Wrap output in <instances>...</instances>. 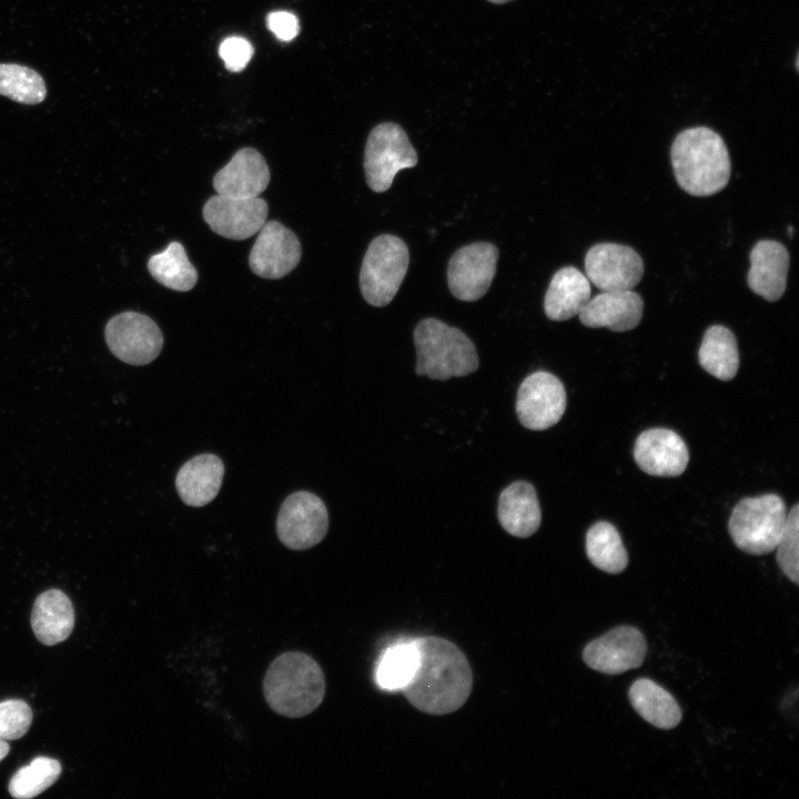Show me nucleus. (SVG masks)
Returning a JSON list of instances; mask_svg holds the SVG:
<instances>
[{"instance_id": "nucleus-4", "label": "nucleus", "mask_w": 799, "mask_h": 799, "mask_svg": "<svg viewBox=\"0 0 799 799\" xmlns=\"http://www.w3.org/2000/svg\"><path fill=\"white\" fill-rule=\"evenodd\" d=\"M418 376L445 381L478 368V355L469 337L437 318L422 320L414 330Z\"/></svg>"}, {"instance_id": "nucleus-33", "label": "nucleus", "mask_w": 799, "mask_h": 799, "mask_svg": "<svg viewBox=\"0 0 799 799\" xmlns=\"http://www.w3.org/2000/svg\"><path fill=\"white\" fill-rule=\"evenodd\" d=\"M219 54L226 69L241 71L252 58L253 47L245 38L229 37L220 44Z\"/></svg>"}, {"instance_id": "nucleus-15", "label": "nucleus", "mask_w": 799, "mask_h": 799, "mask_svg": "<svg viewBox=\"0 0 799 799\" xmlns=\"http://www.w3.org/2000/svg\"><path fill=\"white\" fill-rule=\"evenodd\" d=\"M301 253V243L290 229L277 221H266L251 249L249 265L257 276L277 280L297 266Z\"/></svg>"}, {"instance_id": "nucleus-16", "label": "nucleus", "mask_w": 799, "mask_h": 799, "mask_svg": "<svg viewBox=\"0 0 799 799\" xmlns=\"http://www.w3.org/2000/svg\"><path fill=\"white\" fill-rule=\"evenodd\" d=\"M638 467L648 475L675 477L681 475L689 462L684 439L674 431L649 428L638 435L634 446Z\"/></svg>"}, {"instance_id": "nucleus-29", "label": "nucleus", "mask_w": 799, "mask_h": 799, "mask_svg": "<svg viewBox=\"0 0 799 799\" xmlns=\"http://www.w3.org/2000/svg\"><path fill=\"white\" fill-rule=\"evenodd\" d=\"M0 94L33 105L45 99L47 87L36 70L17 63H0Z\"/></svg>"}, {"instance_id": "nucleus-13", "label": "nucleus", "mask_w": 799, "mask_h": 799, "mask_svg": "<svg viewBox=\"0 0 799 799\" xmlns=\"http://www.w3.org/2000/svg\"><path fill=\"white\" fill-rule=\"evenodd\" d=\"M647 654V643L640 630L618 626L591 640L583 651L585 664L599 672L617 675L639 668Z\"/></svg>"}, {"instance_id": "nucleus-31", "label": "nucleus", "mask_w": 799, "mask_h": 799, "mask_svg": "<svg viewBox=\"0 0 799 799\" xmlns=\"http://www.w3.org/2000/svg\"><path fill=\"white\" fill-rule=\"evenodd\" d=\"M777 563L782 573L796 585L799 584V505L795 504L787 514L786 524L776 546Z\"/></svg>"}, {"instance_id": "nucleus-5", "label": "nucleus", "mask_w": 799, "mask_h": 799, "mask_svg": "<svg viewBox=\"0 0 799 799\" xmlns=\"http://www.w3.org/2000/svg\"><path fill=\"white\" fill-rule=\"evenodd\" d=\"M787 514L786 504L777 494L745 497L731 512L728 522L730 537L747 554H769L776 549Z\"/></svg>"}, {"instance_id": "nucleus-19", "label": "nucleus", "mask_w": 799, "mask_h": 799, "mask_svg": "<svg viewBox=\"0 0 799 799\" xmlns=\"http://www.w3.org/2000/svg\"><path fill=\"white\" fill-rule=\"evenodd\" d=\"M749 260V289L769 302L779 300L787 287L790 262L786 246L775 240L758 241L750 251Z\"/></svg>"}, {"instance_id": "nucleus-23", "label": "nucleus", "mask_w": 799, "mask_h": 799, "mask_svg": "<svg viewBox=\"0 0 799 799\" xmlns=\"http://www.w3.org/2000/svg\"><path fill=\"white\" fill-rule=\"evenodd\" d=\"M590 282L574 266L559 269L550 280L544 297V311L552 321H567L590 299Z\"/></svg>"}, {"instance_id": "nucleus-7", "label": "nucleus", "mask_w": 799, "mask_h": 799, "mask_svg": "<svg viewBox=\"0 0 799 799\" xmlns=\"http://www.w3.org/2000/svg\"><path fill=\"white\" fill-rule=\"evenodd\" d=\"M417 162V153L398 124L380 123L370 132L363 165L366 182L374 192L387 191L397 172Z\"/></svg>"}, {"instance_id": "nucleus-27", "label": "nucleus", "mask_w": 799, "mask_h": 799, "mask_svg": "<svg viewBox=\"0 0 799 799\" xmlns=\"http://www.w3.org/2000/svg\"><path fill=\"white\" fill-rule=\"evenodd\" d=\"M586 554L598 569L619 574L628 565V555L618 530L608 522L593 524L586 534Z\"/></svg>"}, {"instance_id": "nucleus-26", "label": "nucleus", "mask_w": 799, "mask_h": 799, "mask_svg": "<svg viewBox=\"0 0 799 799\" xmlns=\"http://www.w3.org/2000/svg\"><path fill=\"white\" fill-rule=\"evenodd\" d=\"M418 653L413 639H402L388 646L375 668V682L385 691L402 690L413 678Z\"/></svg>"}, {"instance_id": "nucleus-28", "label": "nucleus", "mask_w": 799, "mask_h": 799, "mask_svg": "<svg viewBox=\"0 0 799 799\" xmlns=\"http://www.w3.org/2000/svg\"><path fill=\"white\" fill-rule=\"evenodd\" d=\"M148 270L160 284L179 292L190 291L198 282L195 267L183 245L175 241L149 259Z\"/></svg>"}, {"instance_id": "nucleus-30", "label": "nucleus", "mask_w": 799, "mask_h": 799, "mask_svg": "<svg viewBox=\"0 0 799 799\" xmlns=\"http://www.w3.org/2000/svg\"><path fill=\"white\" fill-rule=\"evenodd\" d=\"M61 771V763L57 759L37 757L12 776L9 781V792L17 799L33 798L51 787Z\"/></svg>"}, {"instance_id": "nucleus-14", "label": "nucleus", "mask_w": 799, "mask_h": 799, "mask_svg": "<svg viewBox=\"0 0 799 799\" xmlns=\"http://www.w3.org/2000/svg\"><path fill=\"white\" fill-rule=\"evenodd\" d=\"M262 198L211 196L203 206V219L210 229L226 239L245 240L256 234L267 218Z\"/></svg>"}, {"instance_id": "nucleus-2", "label": "nucleus", "mask_w": 799, "mask_h": 799, "mask_svg": "<svg viewBox=\"0 0 799 799\" xmlns=\"http://www.w3.org/2000/svg\"><path fill=\"white\" fill-rule=\"evenodd\" d=\"M670 158L678 185L690 195L709 196L728 184V149L722 138L707 127L681 131L671 144Z\"/></svg>"}, {"instance_id": "nucleus-1", "label": "nucleus", "mask_w": 799, "mask_h": 799, "mask_svg": "<svg viewBox=\"0 0 799 799\" xmlns=\"http://www.w3.org/2000/svg\"><path fill=\"white\" fill-rule=\"evenodd\" d=\"M418 664L412 680L401 690L418 710L446 715L459 709L473 687L471 665L452 641L426 636L414 638Z\"/></svg>"}, {"instance_id": "nucleus-10", "label": "nucleus", "mask_w": 799, "mask_h": 799, "mask_svg": "<svg viewBox=\"0 0 799 799\" xmlns=\"http://www.w3.org/2000/svg\"><path fill=\"white\" fill-rule=\"evenodd\" d=\"M105 341L115 357L132 364L145 365L161 352L162 333L156 323L138 312L113 316L105 326Z\"/></svg>"}, {"instance_id": "nucleus-24", "label": "nucleus", "mask_w": 799, "mask_h": 799, "mask_svg": "<svg viewBox=\"0 0 799 799\" xmlns=\"http://www.w3.org/2000/svg\"><path fill=\"white\" fill-rule=\"evenodd\" d=\"M628 697L637 714L659 729H672L681 720V709L676 699L648 678L637 679L630 686Z\"/></svg>"}, {"instance_id": "nucleus-17", "label": "nucleus", "mask_w": 799, "mask_h": 799, "mask_svg": "<svg viewBox=\"0 0 799 799\" xmlns=\"http://www.w3.org/2000/svg\"><path fill=\"white\" fill-rule=\"evenodd\" d=\"M644 301L631 291H603L589 299L579 311L578 317L587 327H607L613 332L635 328L641 321Z\"/></svg>"}, {"instance_id": "nucleus-12", "label": "nucleus", "mask_w": 799, "mask_h": 799, "mask_svg": "<svg viewBox=\"0 0 799 799\" xmlns=\"http://www.w3.org/2000/svg\"><path fill=\"white\" fill-rule=\"evenodd\" d=\"M586 276L600 291L634 289L644 275V262L630 246L598 243L585 255Z\"/></svg>"}, {"instance_id": "nucleus-18", "label": "nucleus", "mask_w": 799, "mask_h": 799, "mask_svg": "<svg viewBox=\"0 0 799 799\" xmlns=\"http://www.w3.org/2000/svg\"><path fill=\"white\" fill-rule=\"evenodd\" d=\"M270 182V170L263 155L253 148L235 152L230 162L213 178L219 195L232 198H256Z\"/></svg>"}, {"instance_id": "nucleus-8", "label": "nucleus", "mask_w": 799, "mask_h": 799, "mask_svg": "<svg viewBox=\"0 0 799 799\" xmlns=\"http://www.w3.org/2000/svg\"><path fill=\"white\" fill-rule=\"evenodd\" d=\"M328 514L323 500L306 490L291 494L283 502L276 520L281 543L290 549L304 550L326 535Z\"/></svg>"}, {"instance_id": "nucleus-20", "label": "nucleus", "mask_w": 799, "mask_h": 799, "mask_svg": "<svg viewBox=\"0 0 799 799\" xmlns=\"http://www.w3.org/2000/svg\"><path fill=\"white\" fill-rule=\"evenodd\" d=\"M224 475L220 457L205 453L185 462L178 471L175 487L181 499L189 506L201 507L218 495Z\"/></svg>"}, {"instance_id": "nucleus-6", "label": "nucleus", "mask_w": 799, "mask_h": 799, "mask_svg": "<svg viewBox=\"0 0 799 799\" xmlns=\"http://www.w3.org/2000/svg\"><path fill=\"white\" fill-rule=\"evenodd\" d=\"M409 252L405 242L392 234L376 236L368 245L360 272L364 300L376 307L387 305L406 275Z\"/></svg>"}, {"instance_id": "nucleus-25", "label": "nucleus", "mask_w": 799, "mask_h": 799, "mask_svg": "<svg viewBox=\"0 0 799 799\" xmlns=\"http://www.w3.org/2000/svg\"><path fill=\"white\" fill-rule=\"evenodd\" d=\"M698 361L707 373L718 380H732L739 368V353L735 334L722 325L708 327L698 351Z\"/></svg>"}, {"instance_id": "nucleus-34", "label": "nucleus", "mask_w": 799, "mask_h": 799, "mask_svg": "<svg viewBox=\"0 0 799 799\" xmlns=\"http://www.w3.org/2000/svg\"><path fill=\"white\" fill-rule=\"evenodd\" d=\"M267 28L282 41L294 39L299 31L300 24L297 18L287 11H274L267 16Z\"/></svg>"}, {"instance_id": "nucleus-11", "label": "nucleus", "mask_w": 799, "mask_h": 799, "mask_svg": "<svg viewBox=\"0 0 799 799\" xmlns=\"http://www.w3.org/2000/svg\"><path fill=\"white\" fill-rule=\"evenodd\" d=\"M497 260L498 249L488 242H476L458 249L447 266L452 294L464 302L483 297L495 276Z\"/></svg>"}, {"instance_id": "nucleus-35", "label": "nucleus", "mask_w": 799, "mask_h": 799, "mask_svg": "<svg viewBox=\"0 0 799 799\" xmlns=\"http://www.w3.org/2000/svg\"><path fill=\"white\" fill-rule=\"evenodd\" d=\"M10 746L6 740L0 739V761L9 754Z\"/></svg>"}, {"instance_id": "nucleus-36", "label": "nucleus", "mask_w": 799, "mask_h": 799, "mask_svg": "<svg viewBox=\"0 0 799 799\" xmlns=\"http://www.w3.org/2000/svg\"><path fill=\"white\" fill-rule=\"evenodd\" d=\"M488 1L492 2V3L502 4V3H506V2L512 1V0H488Z\"/></svg>"}, {"instance_id": "nucleus-9", "label": "nucleus", "mask_w": 799, "mask_h": 799, "mask_svg": "<svg viewBox=\"0 0 799 799\" xmlns=\"http://www.w3.org/2000/svg\"><path fill=\"white\" fill-rule=\"evenodd\" d=\"M567 405L566 390L554 374L537 371L522 382L516 398L520 424L533 431H544L557 424Z\"/></svg>"}, {"instance_id": "nucleus-32", "label": "nucleus", "mask_w": 799, "mask_h": 799, "mask_svg": "<svg viewBox=\"0 0 799 799\" xmlns=\"http://www.w3.org/2000/svg\"><path fill=\"white\" fill-rule=\"evenodd\" d=\"M30 706L21 699H8L0 702V739L16 740L23 737L32 722Z\"/></svg>"}, {"instance_id": "nucleus-21", "label": "nucleus", "mask_w": 799, "mask_h": 799, "mask_svg": "<svg viewBox=\"0 0 799 799\" xmlns=\"http://www.w3.org/2000/svg\"><path fill=\"white\" fill-rule=\"evenodd\" d=\"M498 519L502 527L515 537H529L539 528L542 513L532 484L517 481L507 486L498 498Z\"/></svg>"}, {"instance_id": "nucleus-3", "label": "nucleus", "mask_w": 799, "mask_h": 799, "mask_svg": "<svg viewBox=\"0 0 799 799\" xmlns=\"http://www.w3.org/2000/svg\"><path fill=\"white\" fill-rule=\"evenodd\" d=\"M263 694L276 714L287 718L304 717L314 711L325 695L322 668L302 651L277 656L266 670Z\"/></svg>"}, {"instance_id": "nucleus-22", "label": "nucleus", "mask_w": 799, "mask_h": 799, "mask_svg": "<svg viewBox=\"0 0 799 799\" xmlns=\"http://www.w3.org/2000/svg\"><path fill=\"white\" fill-rule=\"evenodd\" d=\"M31 627L43 645L53 646L64 641L74 627V610L69 597L59 589H49L39 595L31 613Z\"/></svg>"}]
</instances>
